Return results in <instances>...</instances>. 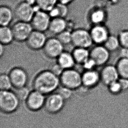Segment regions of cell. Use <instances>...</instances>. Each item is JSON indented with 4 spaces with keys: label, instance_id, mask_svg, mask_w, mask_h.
Here are the masks:
<instances>
[{
    "label": "cell",
    "instance_id": "cell-1",
    "mask_svg": "<svg viewBox=\"0 0 128 128\" xmlns=\"http://www.w3.org/2000/svg\"><path fill=\"white\" fill-rule=\"evenodd\" d=\"M60 85L59 76L52 73L50 70L41 71L33 79L34 90L43 94L48 95L53 93Z\"/></svg>",
    "mask_w": 128,
    "mask_h": 128
},
{
    "label": "cell",
    "instance_id": "cell-2",
    "mask_svg": "<svg viewBox=\"0 0 128 128\" xmlns=\"http://www.w3.org/2000/svg\"><path fill=\"white\" fill-rule=\"evenodd\" d=\"M20 101L14 92L0 90V109L4 113L10 114L16 112L19 107Z\"/></svg>",
    "mask_w": 128,
    "mask_h": 128
},
{
    "label": "cell",
    "instance_id": "cell-3",
    "mask_svg": "<svg viewBox=\"0 0 128 128\" xmlns=\"http://www.w3.org/2000/svg\"><path fill=\"white\" fill-rule=\"evenodd\" d=\"M59 78L62 86L73 90L82 86V74L73 68L64 70Z\"/></svg>",
    "mask_w": 128,
    "mask_h": 128
},
{
    "label": "cell",
    "instance_id": "cell-4",
    "mask_svg": "<svg viewBox=\"0 0 128 128\" xmlns=\"http://www.w3.org/2000/svg\"><path fill=\"white\" fill-rule=\"evenodd\" d=\"M71 43L75 47L88 48L94 42L90 31L84 28H78L72 32Z\"/></svg>",
    "mask_w": 128,
    "mask_h": 128
},
{
    "label": "cell",
    "instance_id": "cell-5",
    "mask_svg": "<svg viewBox=\"0 0 128 128\" xmlns=\"http://www.w3.org/2000/svg\"><path fill=\"white\" fill-rule=\"evenodd\" d=\"M14 40L18 42H26L33 31V28L30 22L18 21L12 27Z\"/></svg>",
    "mask_w": 128,
    "mask_h": 128
},
{
    "label": "cell",
    "instance_id": "cell-6",
    "mask_svg": "<svg viewBox=\"0 0 128 128\" xmlns=\"http://www.w3.org/2000/svg\"><path fill=\"white\" fill-rule=\"evenodd\" d=\"M64 45L56 38H47L43 47V52L48 58L57 59L64 51Z\"/></svg>",
    "mask_w": 128,
    "mask_h": 128
},
{
    "label": "cell",
    "instance_id": "cell-7",
    "mask_svg": "<svg viewBox=\"0 0 128 128\" xmlns=\"http://www.w3.org/2000/svg\"><path fill=\"white\" fill-rule=\"evenodd\" d=\"M111 52L103 45H96L90 51V57L97 66H104L107 64L110 59Z\"/></svg>",
    "mask_w": 128,
    "mask_h": 128
},
{
    "label": "cell",
    "instance_id": "cell-8",
    "mask_svg": "<svg viewBox=\"0 0 128 128\" xmlns=\"http://www.w3.org/2000/svg\"><path fill=\"white\" fill-rule=\"evenodd\" d=\"M65 100L57 92L53 93L46 97L44 107L49 113L56 114L64 107Z\"/></svg>",
    "mask_w": 128,
    "mask_h": 128
},
{
    "label": "cell",
    "instance_id": "cell-9",
    "mask_svg": "<svg viewBox=\"0 0 128 128\" xmlns=\"http://www.w3.org/2000/svg\"><path fill=\"white\" fill-rule=\"evenodd\" d=\"M51 17L48 13L41 10L35 13L30 23L33 30L45 32L48 30Z\"/></svg>",
    "mask_w": 128,
    "mask_h": 128
},
{
    "label": "cell",
    "instance_id": "cell-10",
    "mask_svg": "<svg viewBox=\"0 0 128 128\" xmlns=\"http://www.w3.org/2000/svg\"><path fill=\"white\" fill-rule=\"evenodd\" d=\"M8 74L13 88L18 89L26 86L28 82V75L26 71L22 68H13Z\"/></svg>",
    "mask_w": 128,
    "mask_h": 128
},
{
    "label": "cell",
    "instance_id": "cell-11",
    "mask_svg": "<svg viewBox=\"0 0 128 128\" xmlns=\"http://www.w3.org/2000/svg\"><path fill=\"white\" fill-rule=\"evenodd\" d=\"M46 95L36 90L30 92L25 100L26 107L30 110L36 112L44 107L46 97Z\"/></svg>",
    "mask_w": 128,
    "mask_h": 128
},
{
    "label": "cell",
    "instance_id": "cell-12",
    "mask_svg": "<svg viewBox=\"0 0 128 128\" xmlns=\"http://www.w3.org/2000/svg\"><path fill=\"white\" fill-rule=\"evenodd\" d=\"M90 32L93 42L96 45H104L111 35L109 29L104 24L93 26Z\"/></svg>",
    "mask_w": 128,
    "mask_h": 128
},
{
    "label": "cell",
    "instance_id": "cell-13",
    "mask_svg": "<svg viewBox=\"0 0 128 128\" xmlns=\"http://www.w3.org/2000/svg\"><path fill=\"white\" fill-rule=\"evenodd\" d=\"M100 74L101 82L107 86L113 82L118 80L120 78L116 65L106 64L103 66Z\"/></svg>",
    "mask_w": 128,
    "mask_h": 128
},
{
    "label": "cell",
    "instance_id": "cell-14",
    "mask_svg": "<svg viewBox=\"0 0 128 128\" xmlns=\"http://www.w3.org/2000/svg\"><path fill=\"white\" fill-rule=\"evenodd\" d=\"M47 40L44 32L33 30L26 40V44L32 50H40L43 48Z\"/></svg>",
    "mask_w": 128,
    "mask_h": 128
},
{
    "label": "cell",
    "instance_id": "cell-15",
    "mask_svg": "<svg viewBox=\"0 0 128 128\" xmlns=\"http://www.w3.org/2000/svg\"><path fill=\"white\" fill-rule=\"evenodd\" d=\"M35 12L33 6L23 2L19 4L16 8L14 14L19 21L30 22Z\"/></svg>",
    "mask_w": 128,
    "mask_h": 128
},
{
    "label": "cell",
    "instance_id": "cell-16",
    "mask_svg": "<svg viewBox=\"0 0 128 128\" xmlns=\"http://www.w3.org/2000/svg\"><path fill=\"white\" fill-rule=\"evenodd\" d=\"M100 82V72L95 69L85 70L82 74V86L88 90L94 88Z\"/></svg>",
    "mask_w": 128,
    "mask_h": 128
},
{
    "label": "cell",
    "instance_id": "cell-17",
    "mask_svg": "<svg viewBox=\"0 0 128 128\" xmlns=\"http://www.w3.org/2000/svg\"><path fill=\"white\" fill-rule=\"evenodd\" d=\"M68 22L64 18H53L50 21L48 30L54 35H58L67 30Z\"/></svg>",
    "mask_w": 128,
    "mask_h": 128
},
{
    "label": "cell",
    "instance_id": "cell-18",
    "mask_svg": "<svg viewBox=\"0 0 128 128\" xmlns=\"http://www.w3.org/2000/svg\"><path fill=\"white\" fill-rule=\"evenodd\" d=\"M56 59L57 64L64 70L73 68L76 64L72 54L69 52L64 51Z\"/></svg>",
    "mask_w": 128,
    "mask_h": 128
},
{
    "label": "cell",
    "instance_id": "cell-19",
    "mask_svg": "<svg viewBox=\"0 0 128 128\" xmlns=\"http://www.w3.org/2000/svg\"><path fill=\"white\" fill-rule=\"evenodd\" d=\"M76 64L83 65L90 58L88 48L75 47L72 52Z\"/></svg>",
    "mask_w": 128,
    "mask_h": 128
},
{
    "label": "cell",
    "instance_id": "cell-20",
    "mask_svg": "<svg viewBox=\"0 0 128 128\" xmlns=\"http://www.w3.org/2000/svg\"><path fill=\"white\" fill-rule=\"evenodd\" d=\"M14 40V36L12 28L8 26H0V42L5 46L10 44Z\"/></svg>",
    "mask_w": 128,
    "mask_h": 128
},
{
    "label": "cell",
    "instance_id": "cell-21",
    "mask_svg": "<svg viewBox=\"0 0 128 128\" xmlns=\"http://www.w3.org/2000/svg\"><path fill=\"white\" fill-rule=\"evenodd\" d=\"M13 19L12 10L9 8L2 6L0 8V26H8Z\"/></svg>",
    "mask_w": 128,
    "mask_h": 128
},
{
    "label": "cell",
    "instance_id": "cell-22",
    "mask_svg": "<svg viewBox=\"0 0 128 128\" xmlns=\"http://www.w3.org/2000/svg\"><path fill=\"white\" fill-rule=\"evenodd\" d=\"M106 19V12L100 9H97L94 10L90 14V21L93 26L104 24Z\"/></svg>",
    "mask_w": 128,
    "mask_h": 128
},
{
    "label": "cell",
    "instance_id": "cell-23",
    "mask_svg": "<svg viewBox=\"0 0 128 128\" xmlns=\"http://www.w3.org/2000/svg\"><path fill=\"white\" fill-rule=\"evenodd\" d=\"M116 66L120 78L128 79V58H120Z\"/></svg>",
    "mask_w": 128,
    "mask_h": 128
},
{
    "label": "cell",
    "instance_id": "cell-24",
    "mask_svg": "<svg viewBox=\"0 0 128 128\" xmlns=\"http://www.w3.org/2000/svg\"><path fill=\"white\" fill-rule=\"evenodd\" d=\"M103 45L110 52L118 50L121 47L118 36L111 34Z\"/></svg>",
    "mask_w": 128,
    "mask_h": 128
},
{
    "label": "cell",
    "instance_id": "cell-25",
    "mask_svg": "<svg viewBox=\"0 0 128 128\" xmlns=\"http://www.w3.org/2000/svg\"><path fill=\"white\" fill-rule=\"evenodd\" d=\"M58 0H36V4L41 10L47 12L55 6Z\"/></svg>",
    "mask_w": 128,
    "mask_h": 128
},
{
    "label": "cell",
    "instance_id": "cell-26",
    "mask_svg": "<svg viewBox=\"0 0 128 128\" xmlns=\"http://www.w3.org/2000/svg\"><path fill=\"white\" fill-rule=\"evenodd\" d=\"M12 87H13L12 83L8 74L4 73L2 74L0 76V90H10Z\"/></svg>",
    "mask_w": 128,
    "mask_h": 128
},
{
    "label": "cell",
    "instance_id": "cell-27",
    "mask_svg": "<svg viewBox=\"0 0 128 128\" xmlns=\"http://www.w3.org/2000/svg\"><path fill=\"white\" fill-rule=\"evenodd\" d=\"M56 36V38L64 45H68L72 43V32L69 30H66Z\"/></svg>",
    "mask_w": 128,
    "mask_h": 128
},
{
    "label": "cell",
    "instance_id": "cell-28",
    "mask_svg": "<svg viewBox=\"0 0 128 128\" xmlns=\"http://www.w3.org/2000/svg\"><path fill=\"white\" fill-rule=\"evenodd\" d=\"M108 92L113 95H118L123 92L121 85L118 80L113 82L107 86Z\"/></svg>",
    "mask_w": 128,
    "mask_h": 128
},
{
    "label": "cell",
    "instance_id": "cell-29",
    "mask_svg": "<svg viewBox=\"0 0 128 128\" xmlns=\"http://www.w3.org/2000/svg\"><path fill=\"white\" fill-rule=\"evenodd\" d=\"M14 89L15 90L14 92L20 100H26L31 92L26 86Z\"/></svg>",
    "mask_w": 128,
    "mask_h": 128
},
{
    "label": "cell",
    "instance_id": "cell-30",
    "mask_svg": "<svg viewBox=\"0 0 128 128\" xmlns=\"http://www.w3.org/2000/svg\"><path fill=\"white\" fill-rule=\"evenodd\" d=\"M118 36L121 46L128 48V30H122L118 34Z\"/></svg>",
    "mask_w": 128,
    "mask_h": 128
},
{
    "label": "cell",
    "instance_id": "cell-31",
    "mask_svg": "<svg viewBox=\"0 0 128 128\" xmlns=\"http://www.w3.org/2000/svg\"><path fill=\"white\" fill-rule=\"evenodd\" d=\"M73 90L64 86H62L59 88L57 92L65 100H68L71 98L73 95Z\"/></svg>",
    "mask_w": 128,
    "mask_h": 128
},
{
    "label": "cell",
    "instance_id": "cell-32",
    "mask_svg": "<svg viewBox=\"0 0 128 128\" xmlns=\"http://www.w3.org/2000/svg\"><path fill=\"white\" fill-rule=\"evenodd\" d=\"M56 6L59 10L60 12V17L64 18L68 15V9L67 5L60 3H58L56 4Z\"/></svg>",
    "mask_w": 128,
    "mask_h": 128
},
{
    "label": "cell",
    "instance_id": "cell-33",
    "mask_svg": "<svg viewBox=\"0 0 128 128\" xmlns=\"http://www.w3.org/2000/svg\"><path fill=\"white\" fill-rule=\"evenodd\" d=\"M82 65L85 70L95 69V68L97 66L95 62L90 57Z\"/></svg>",
    "mask_w": 128,
    "mask_h": 128
},
{
    "label": "cell",
    "instance_id": "cell-34",
    "mask_svg": "<svg viewBox=\"0 0 128 128\" xmlns=\"http://www.w3.org/2000/svg\"><path fill=\"white\" fill-rule=\"evenodd\" d=\"M50 70L52 73L58 76H60V75L62 74V72L64 70L57 62L52 66V68Z\"/></svg>",
    "mask_w": 128,
    "mask_h": 128
},
{
    "label": "cell",
    "instance_id": "cell-35",
    "mask_svg": "<svg viewBox=\"0 0 128 128\" xmlns=\"http://www.w3.org/2000/svg\"><path fill=\"white\" fill-rule=\"evenodd\" d=\"M48 13L49 16H50V17L52 18H55L60 17V12L56 5H55V6L52 9H51Z\"/></svg>",
    "mask_w": 128,
    "mask_h": 128
},
{
    "label": "cell",
    "instance_id": "cell-36",
    "mask_svg": "<svg viewBox=\"0 0 128 128\" xmlns=\"http://www.w3.org/2000/svg\"><path fill=\"white\" fill-rule=\"evenodd\" d=\"M122 88L123 92H126L128 90V79L126 78H120L118 79Z\"/></svg>",
    "mask_w": 128,
    "mask_h": 128
},
{
    "label": "cell",
    "instance_id": "cell-37",
    "mask_svg": "<svg viewBox=\"0 0 128 128\" xmlns=\"http://www.w3.org/2000/svg\"><path fill=\"white\" fill-rule=\"evenodd\" d=\"M118 52L120 58H128V48L121 47Z\"/></svg>",
    "mask_w": 128,
    "mask_h": 128
},
{
    "label": "cell",
    "instance_id": "cell-38",
    "mask_svg": "<svg viewBox=\"0 0 128 128\" xmlns=\"http://www.w3.org/2000/svg\"><path fill=\"white\" fill-rule=\"evenodd\" d=\"M73 0H58V2H59V3L68 5V4L71 3Z\"/></svg>",
    "mask_w": 128,
    "mask_h": 128
},
{
    "label": "cell",
    "instance_id": "cell-39",
    "mask_svg": "<svg viewBox=\"0 0 128 128\" xmlns=\"http://www.w3.org/2000/svg\"><path fill=\"white\" fill-rule=\"evenodd\" d=\"M24 2H26V3L32 6L36 4V0H25Z\"/></svg>",
    "mask_w": 128,
    "mask_h": 128
},
{
    "label": "cell",
    "instance_id": "cell-40",
    "mask_svg": "<svg viewBox=\"0 0 128 128\" xmlns=\"http://www.w3.org/2000/svg\"><path fill=\"white\" fill-rule=\"evenodd\" d=\"M4 45L0 44V56H2L3 55V54L4 53Z\"/></svg>",
    "mask_w": 128,
    "mask_h": 128
}]
</instances>
